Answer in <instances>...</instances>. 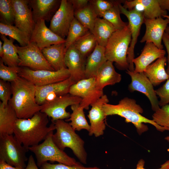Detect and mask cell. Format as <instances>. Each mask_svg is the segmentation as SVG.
Returning <instances> with one entry per match:
<instances>
[{
  "label": "cell",
  "instance_id": "5b68a950",
  "mask_svg": "<svg viewBox=\"0 0 169 169\" xmlns=\"http://www.w3.org/2000/svg\"><path fill=\"white\" fill-rule=\"evenodd\" d=\"M131 39V30L128 24L123 28L116 30L105 47L107 60L115 62L119 69L127 70L129 69L127 56Z\"/></svg>",
  "mask_w": 169,
  "mask_h": 169
},
{
  "label": "cell",
  "instance_id": "e575fe53",
  "mask_svg": "<svg viewBox=\"0 0 169 169\" xmlns=\"http://www.w3.org/2000/svg\"><path fill=\"white\" fill-rule=\"evenodd\" d=\"M122 2L119 1L112 8L99 14L98 17H102L114 27L116 30L121 29L126 27L128 23L123 21L120 17L119 4Z\"/></svg>",
  "mask_w": 169,
  "mask_h": 169
},
{
  "label": "cell",
  "instance_id": "4dcf8cb0",
  "mask_svg": "<svg viewBox=\"0 0 169 169\" xmlns=\"http://www.w3.org/2000/svg\"><path fill=\"white\" fill-rule=\"evenodd\" d=\"M71 109L72 112L69 118L65 121H70L69 124L75 131H79L84 129L89 132L90 127L86 119L84 108L79 104L71 105Z\"/></svg>",
  "mask_w": 169,
  "mask_h": 169
},
{
  "label": "cell",
  "instance_id": "f5cc1de1",
  "mask_svg": "<svg viewBox=\"0 0 169 169\" xmlns=\"http://www.w3.org/2000/svg\"><path fill=\"white\" fill-rule=\"evenodd\" d=\"M165 139L169 142V135L166 137L165 138Z\"/></svg>",
  "mask_w": 169,
  "mask_h": 169
},
{
  "label": "cell",
  "instance_id": "b9f144b4",
  "mask_svg": "<svg viewBox=\"0 0 169 169\" xmlns=\"http://www.w3.org/2000/svg\"><path fill=\"white\" fill-rule=\"evenodd\" d=\"M156 95L160 99L159 101L160 107H162L169 104V79L161 87L155 90Z\"/></svg>",
  "mask_w": 169,
  "mask_h": 169
},
{
  "label": "cell",
  "instance_id": "52a82bcc",
  "mask_svg": "<svg viewBox=\"0 0 169 169\" xmlns=\"http://www.w3.org/2000/svg\"><path fill=\"white\" fill-rule=\"evenodd\" d=\"M28 151L13 135L0 136V160L13 166L25 169Z\"/></svg>",
  "mask_w": 169,
  "mask_h": 169
},
{
  "label": "cell",
  "instance_id": "cb8c5ba5",
  "mask_svg": "<svg viewBox=\"0 0 169 169\" xmlns=\"http://www.w3.org/2000/svg\"><path fill=\"white\" fill-rule=\"evenodd\" d=\"M97 87L103 90L106 86L119 83L121 75L115 71L113 62L107 60L101 66L95 77Z\"/></svg>",
  "mask_w": 169,
  "mask_h": 169
},
{
  "label": "cell",
  "instance_id": "8fae6325",
  "mask_svg": "<svg viewBox=\"0 0 169 169\" xmlns=\"http://www.w3.org/2000/svg\"><path fill=\"white\" fill-rule=\"evenodd\" d=\"M120 13L124 15L127 18L130 27L131 39L127 56L129 69L131 71L134 70L133 60L134 58V49L139 35L141 26L144 22V17L142 11L136 8L129 10L125 8L121 3L119 4Z\"/></svg>",
  "mask_w": 169,
  "mask_h": 169
},
{
  "label": "cell",
  "instance_id": "74e56055",
  "mask_svg": "<svg viewBox=\"0 0 169 169\" xmlns=\"http://www.w3.org/2000/svg\"><path fill=\"white\" fill-rule=\"evenodd\" d=\"M152 120L161 127L163 131H169V104L160 107L154 112Z\"/></svg>",
  "mask_w": 169,
  "mask_h": 169
},
{
  "label": "cell",
  "instance_id": "277c9868",
  "mask_svg": "<svg viewBox=\"0 0 169 169\" xmlns=\"http://www.w3.org/2000/svg\"><path fill=\"white\" fill-rule=\"evenodd\" d=\"M54 124L56 132L52 136L53 140L61 150L70 148L80 162L87 163V154L84 142L67 121L63 120L52 121Z\"/></svg>",
  "mask_w": 169,
  "mask_h": 169
},
{
  "label": "cell",
  "instance_id": "4fadbf2b",
  "mask_svg": "<svg viewBox=\"0 0 169 169\" xmlns=\"http://www.w3.org/2000/svg\"><path fill=\"white\" fill-rule=\"evenodd\" d=\"M81 100L80 97L69 93L42 105L40 111L51 118L52 121L66 120L69 118L71 114L66 111V108L70 105L80 104Z\"/></svg>",
  "mask_w": 169,
  "mask_h": 169
},
{
  "label": "cell",
  "instance_id": "d6986e66",
  "mask_svg": "<svg viewBox=\"0 0 169 169\" xmlns=\"http://www.w3.org/2000/svg\"><path fill=\"white\" fill-rule=\"evenodd\" d=\"M30 42L35 43L41 50L53 45L65 43V39L48 28L45 25V20L40 19L35 23Z\"/></svg>",
  "mask_w": 169,
  "mask_h": 169
},
{
  "label": "cell",
  "instance_id": "44dd1931",
  "mask_svg": "<svg viewBox=\"0 0 169 169\" xmlns=\"http://www.w3.org/2000/svg\"><path fill=\"white\" fill-rule=\"evenodd\" d=\"M61 2L59 0H29L35 23L40 19L50 21L59 9Z\"/></svg>",
  "mask_w": 169,
  "mask_h": 169
},
{
  "label": "cell",
  "instance_id": "9a60e30c",
  "mask_svg": "<svg viewBox=\"0 0 169 169\" xmlns=\"http://www.w3.org/2000/svg\"><path fill=\"white\" fill-rule=\"evenodd\" d=\"M75 83L69 77L60 82L36 86V101L40 105L49 103L59 97L69 94L70 87Z\"/></svg>",
  "mask_w": 169,
  "mask_h": 169
},
{
  "label": "cell",
  "instance_id": "7c38bea8",
  "mask_svg": "<svg viewBox=\"0 0 169 169\" xmlns=\"http://www.w3.org/2000/svg\"><path fill=\"white\" fill-rule=\"evenodd\" d=\"M74 10L69 0H61L59 7L50 21L49 28L64 39L75 18Z\"/></svg>",
  "mask_w": 169,
  "mask_h": 169
},
{
  "label": "cell",
  "instance_id": "6da1fadb",
  "mask_svg": "<svg viewBox=\"0 0 169 169\" xmlns=\"http://www.w3.org/2000/svg\"><path fill=\"white\" fill-rule=\"evenodd\" d=\"M48 117L47 115L40 111L29 118H18L14 127V136L28 149L29 147L39 144L50 132L55 130L53 122L48 126Z\"/></svg>",
  "mask_w": 169,
  "mask_h": 169
},
{
  "label": "cell",
  "instance_id": "bcb514c9",
  "mask_svg": "<svg viewBox=\"0 0 169 169\" xmlns=\"http://www.w3.org/2000/svg\"><path fill=\"white\" fill-rule=\"evenodd\" d=\"M145 161L142 159H140L138 162L136 169H146L144 167ZM156 169H169V160L161 165L160 168Z\"/></svg>",
  "mask_w": 169,
  "mask_h": 169
},
{
  "label": "cell",
  "instance_id": "ba28073f",
  "mask_svg": "<svg viewBox=\"0 0 169 169\" xmlns=\"http://www.w3.org/2000/svg\"><path fill=\"white\" fill-rule=\"evenodd\" d=\"M19 76L30 81L36 87L60 82L69 78L67 68L58 71L34 70L26 67H19Z\"/></svg>",
  "mask_w": 169,
  "mask_h": 169
},
{
  "label": "cell",
  "instance_id": "83f0119b",
  "mask_svg": "<svg viewBox=\"0 0 169 169\" xmlns=\"http://www.w3.org/2000/svg\"><path fill=\"white\" fill-rule=\"evenodd\" d=\"M18 119L13 109L8 104L0 102V136L13 135L16 122Z\"/></svg>",
  "mask_w": 169,
  "mask_h": 169
},
{
  "label": "cell",
  "instance_id": "e0dca14e",
  "mask_svg": "<svg viewBox=\"0 0 169 169\" xmlns=\"http://www.w3.org/2000/svg\"><path fill=\"white\" fill-rule=\"evenodd\" d=\"M144 23L146 30L140 42H151L159 49H163L162 39L167 24L169 23V18L164 19L162 17H159L150 19L144 18Z\"/></svg>",
  "mask_w": 169,
  "mask_h": 169
},
{
  "label": "cell",
  "instance_id": "ffe728a7",
  "mask_svg": "<svg viewBox=\"0 0 169 169\" xmlns=\"http://www.w3.org/2000/svg\"><path fill=\"white\" fill-rule=\"evenodd\" d=\"M86 59L73 45L70 46L66 52L64 64L70 73V78L75 83L86 79Z\"/></svg>",
  "mask_w": 169,
  "mask_h": 169
},
{
  "label": "cell",
  "instance_id": "5bb4252c",
  "mask_svg": "<svg viewBox=\"0 0 169 169\" xmlns=\"http://www.w3.org/2000/svg\"><path fill=\"white\" fill-rule=\"evenodd\" d=\"M126 73L131 78V82L128 87L129 90L131 92L138 91L143 93L149 100L152 110L155 112L158 110L160 107L155 90L143 72H135L127 69Z\"/></svg>",
  "mask_w": 169,
  "mask_h": 169
},
{
  "label": "cell",
  "instance_id": "9c48e42d",
  "mask_svg": "<svg viewBox=\"0 0 169 169\" xmlns=\"http://www.w3.org/2000/svg\"><path fill=\"white\" fill-rule=\"evenodd\" d=\"M15 45L20 60L19 67H27L34 70L55 71L35 43L30 42L24 46Z\"/></svg>",
  "mask_w": 169,
  "mask_h": 169
},
{
  "label": "cell",
  "instance_id": "1f68e13d",
  "mask_svg": "<svg viewBox=\"0 0 169 169\" xmlns=\"http://www.w3.org/2000/svg\"><path fill=\"white\" fill-rule=\"evenodd\" d=\"M74 12L75 18L92 33L98 17L90 2L84 8Z\"/></svg>",
  "mask_w": 169,
  "mask_h": 169
},
{
  "label": "cell",
  "instance_id": "7a4b0ae2",
  "mask_svg": "<svg viewBox=\"0 0 169 169\" xmlns=\"http://www.w3.org/2000/svg\"><path fill=\"white\" fill-rule=\"evenodd\" d=\"M12 96L8 104L19 119H28L40 111L42 105L35 100L36 86L27 80L19 77L10 82Z\"/></svg>",
  "mask_w": 169,
  "mask_h": 169
},
{
  "label": "cell",
  "instance_id": "ab89813d",
  "mask_svg": "<svg viewBox=\"0 0 169 169\" xmlns=\"http://www.w3.org/2000/svg\"><path fill=\"white\" fill-rule=\"evenodd\" d=\"M90 2L97 16L100 13L112 8L119 1L93 0Z\"/></svg>",
  "mask_w": 169,
  "mask_h": 169
},
{
  "label": "cell",
  "instance_id": "3957f363",
  "mask_svg": "<svg viewBox=\"0 0 169 169\" xmlns=\"http://www.w3.org/2000/svg\"><path fill=\"white\" fill-rule=\"evenodd\" d=\"M103 108L105 116L117 115L124 118L127 123H132L136 128L139 135L147 131V125L143 123L153 125L157 130L163 132L162 128L152 120H150L141 115L143 112L142 108L137 104L133 99L125 97L121 100L116 105L105 103Z\"/></svg>",
  "mask_w": 169,
  "mask_h": 169
},
{
  "label": "cell",
  "instance_id": "7dc6e473",
  "mask_svg": "<svg viewBox=\"0 0 169 169\" xmlns=\"http://www.w3.org/2000/svg\"><path fill=\"white\" fill-rule=\"evenodd\" d=\"M24 169H38L32 155H30L29 157L27 164Z\"/></svg>",
  "mask_w": 169,
  "mask_h": 169
},
{
  "label": "cell",
  "instance_id": "8992f818",
  "mask_svg": "<svg viewBox=\"0 0 169 169\" xmlns=\"http://www.w3.org/2000/svg\"><path fill=\"white\" fill-rule=\"evenodd\" d=\"M53 131L50 132L42 143L28 148V151L35 155L38 166L40 167L48 161H56L69 166H83L58 147L53 139Z\"/></svg>",
  "mask_w": 169,
  "mask_h": 169
},
{
  "label": "cell",
  "instance_id": "60d3db41",
  "mask_svg": "<svg viewBox=\"0 0 169 169\" xmlns=\"http://www.w3.org/2000/svg\"><path fill=\"white\" fill-rule=\"evenodd\" d=\"M12 92L11 83L0 79V99L1 102L5 105H8L11 98Z\"/></svg>",
  "mask_w": 169,
  "mask_h": 169
},
{
  "label": "cell",
  "instance_id": "4316f807",
  "mask_svg": "<svg viewBox=\"0 0 169 169\" xmlns=\"http://www.w3.org/2000/svg\"><path fill=\"white\" fill-rule=\"evenodd\" d=\"M167 57L165 56L157 59L148 66L143 73L153 86H156L168 79V76L165 69Z\"/></svg>",
  "mask_w": 169,
  "mask_h": 169
},
{
  "label": "cell",
  "instance_id": "7402d4cb",
  "mask_svg": "<svg viewBox=\"0 0 169 169\" xmlns=\"http://www.w3.org/2000/svg\"><path fill=\"white\" fill-rule=\"evenodd\" d=\"M165 50L157 48L151 42H146L141 54L134 58L133 63L135 65L134 71L143 72L146 68L158 59L165 56Z\"/></svg>",
  "mask_w": 169,
  "mask_h": 169
},
{
  "label": "cell",
  "instance_id": "c3c4849f",
  "mask_svg": "<svg viewBox=\"0 0 169 169\" xmlns=\"http://www.w3.org/2000/svg\"><path fill=\"white\" fill-rule=\"evenodd\" d=\"M0 169H24L12 166L3 161L0 160Z\"/></svg>",
  "mask_w": 169,
  "mask_h": 169
},
{
  "label": "cell",
  "instance_id": "f546056e",
  "mask_svg": "<svg viewBox=\"0 0 169 169\" xmlns=\"http://www.w3.org/2000/svg\"><path fill=\"white\" fill-rule=\"evenodd\" d=\"M0 37L3 42V53L1 59L6 65L14 68H18L20 60L16 47L13 44L14 39L11 38L8 39L6 36L1 34Z\"/></svg>",
  "mask_w": 169,
  "mask_h": 169
},
{
  "label": "cell",
  "instance_id": "d590c367",
  "mask_svg": "<svg viewBox=\"0 0 169 169\" xmlns=\"http://www.w3.org/2000/svg\"><path fill=\"white\" fill-rule=\"evenodd\" d=\"M89 31H90L88 28L83 26L74 18L71 24L67 38L65 39L64 44L66 52L77 39Z\"/></svg>",
  "mask_w": 169,
  "mask_h": 169
},
{
  "label": "cell",
  "instance_id": "816d5d0a",
  "mask_svg": "<svg viewBox=\"0 0 169 169\" xmlns=\"http://www.w3.org/2000/svg\"><path fill=\"white\" fill-rule=\"evenodd\" d=\"M165 33L169 36V26H167L166 28Z\"/></svg>",
  "mask_w": 169,
  "mask_h": 169
},
{
  "label": "cell",
  "instance_id": "f6af8a7d",
  "mask_svg": "<svg viewBox=\"0 0 169 169\" xmlns=\"http://www.w3.org/2000/svg\"><path fill=\"white\" fill-rule=\"evenodd\" d=\"M162 40L165 46L167 53V61L168 62V65L166 70L168 76V79H169V36L165 33L163 35Z\"/></svg>",
  "mask_w": 169,
  "mask_h": 169
},
{
  "label": "cell",
  "instance_id": "836d02e7",
  "mask_svg": "<svg viewBox=\"0 0 169 169\" xmlns=\"http://www.w3.org/2000/svg\"><path fill=\"white\" fill-rule=\"evenodd\" d=\"M97 42L90 31L77 39L73 44L81 55L86 58L95 48Z\"/></svg>",
  "mask_w": 169,
  "mask_h": 169
},
{
  "label": "cell",
  "instance_id": "30bf717a",
  "mask_svg": "<svg viewBox=\"0 0 169 169\" xmlns=\"http://www.w3.org/2000/svg\"><path fill=\"white\" fill-rule=\"evenodd\" d=\"M69 93L81 98L79 105L85 110L104 95L103 90L97 87L95 77L85 79L73 84Z\"/></svg>",
  "mask_w": 169,
  "mask_h": 169
},
{
  "label": "cell",
  "instance_id": "ee69618b",
  "mask_svg": "<svg viewBox=\"0 0 169 169\" xmlns=\"http://www.w3.org/2000/svg\"><path fill=\"white\" fill-rule=\"evenodd\" d=\"M71 3L74 11L81 9L89 3L90 0H69Z\"/></svg>",
  "mask_w": 169,
  "mask_h": 169
},
{
  "label": "cell",
  "instance_id": "603a6c76",
  "mask_svg": "<svg viewBox=\"0 0 169 169\" xmlns=\"http://www.w3.org/2000/svg\"><path fill=\"white\" fill-rule=\"evenodd\" d=\"M123 7L130 10L137 5H140L143 8L144 18L153 19L159 17L169 18L167 11L161 8L158 0H134L125 1Z\"/></svg>",
  "mask_w": 169,
  "mask_h": 169
},
{
  "label": "cell",
  "instance_id": "d6a6232c",
  "mask_svg": "<svg viewBox=\"0 0 169 169\" xmlns=\"http://www.w3.org/2000/svg\"><path fill=\"white\" fill-rule=\"evenodd\" d=\"M0 33L1 34L16 40L21 46L26 45L30 42V36L15 26L0 22Z\"/></svg>",
  "mask_w": 169,
  "mask_h": 169
},
{
  "label": "cell",
  "instance_id": "7bdbcfd3",
  "mask_svg": "<svg viewBox=\"0 0 169 169\" xmlns=\"http://www.w3.org/2000/svg\"><path fill=\"white\" fill-rule=\"evenodd\" d=\"M40 169H101L97 166L84 167L69 166L62 163L52 164L46 162L42 165Z\"/></svg>",
  "mask_w": 169,
  "mask_h": 169
},
{
  "label": "cell",
  "instance_id": "8d00e7d4",
  "mask_svg": "<svg viewBox=\"0 0 169 169\" xmlns=\"http://www.w3.org/2000/svg\"><path fill=\"white\" fill-rule=\"evenodd\" d=\"M0 20L3 23L14 24V12L11 0H0Z\"/></svg>",
  "mask_w": 169,
  "mask_h": 169
},
{
  "label": "cell",
  "instance_id": "681fc988",
  "mask_svg": "<svg viewBox=\"0 0 169 169\" xmlns=\"http://www.w3.org/2000/svg\"><path fill=\"white\" fill-rule=\"evenodd\" d=\"M161 8L166 11H169V0H158Z\"/></svg>",
  "mask_w": 169,
  "mask_h": 169
},
{
  "label": "cell",
  "instance_id": "2e32d148",
  "mask_svg": "<svg viewBox=\"0 0 169 169\" xmlns=\"http://www.w3.org/2000/svg\"><path fill=\"white\" fill-rule=\"evenodd\" d=\"M14 12L15 26L31 36L35 23L29 0H11Z\"/></svg>",
  "mask_w": 169,
  "mask_h": 169
},
{
  "label": "cell",
  "instance_id": "ac0fdd59",
  "mask_svg": "<svg viewBox=\"0 0 169 169\" xmlns=\"http://www.w3.org/2000/svg\"><path fill=\"white\" fill-rule=\"evenodd\" d=\"M109 100L107 96L104 95L90 106L88 117L90 123V129L88 132L90 136L94 135L97 137L103 135L105 129V116L103 105L108 103Z\"/></svg>",
  "mask_w": 169,
  "mask_h": 169
},
{
  "label": "cell",
  "instance_id": "484cf974",
  "mask_svg": "<svg viewBox=\"0 0 169 169\" xmlns=\"http://www.w3.org/2000/svg\"><path fill=\"white\" fill-rule=\"evenodd\" d=\"M105 52V47L99 45L97 43L95 48L86 59V78L95 77L100 69L107 60Z\"/></svg>",
  "mask_w": 169,
  "mask_h": 169
},
{
  "label": "cell",
  "instance_id": "f907efd6",
  "mask_svg": "<svg viewBox=\"0 0 169 169\" xmlns=\"http://www.w3.org/2000/svg\"><path fill=\"white\" fill-rule=\"evenodd\" d=\"M3 45L2 42L0 40V56L1 58L2 56L3 53Z\"/></svg>",
  "mask_w": 169,
  "mask_h": 169
},
{
  "label": "cell",
  "instance_id": "d4e9b609",
  "mask_svg": "<svg viewBox=\"0 0 169 169\" xmlns=\"http://www.w3.org/2000/svg\"><path fill=\"white\" fill-rule=\"evenodd\" d=\"M41 51L48 62L55 71L67 68L64 62L66 53L64 43L53 45Z\"/></svg>",
  "mask_w": 169,
  "mask_h": 169
},
{
  "label": "cell",
  "instance_id": "f35d334b",
  "mask_svg": "<svg viewBox=\"0 0 169 169\" xmlns=\"http://www.w3.org/2000/svg\"><path fill=\"white\" fill-rule=\"evenodd\" d=\"M19 67L17 69L8 67L5 64L2 59H0V78L5 81L11 82L17 80Z\"/></svg>",
  "mask_w": 169,
  "mask_h": 169
},
{
  "label": "cell",
  "instance_id": "f1b7e54d",
  "mask_svg": "<svg viewBox=\"0 0 169 169\" xmlns=\"http://www.w3.org/2000/svg\"><path fill=\"white\" fill-rule=\"evenodd\" d=\"M115 31L114 26L110 23L98 17L95 22L92 33L97 44L105 47L109 39Z\"/></svg>",
  "mask_w": 169,
  "mask_h": 169
}]
</instances>
